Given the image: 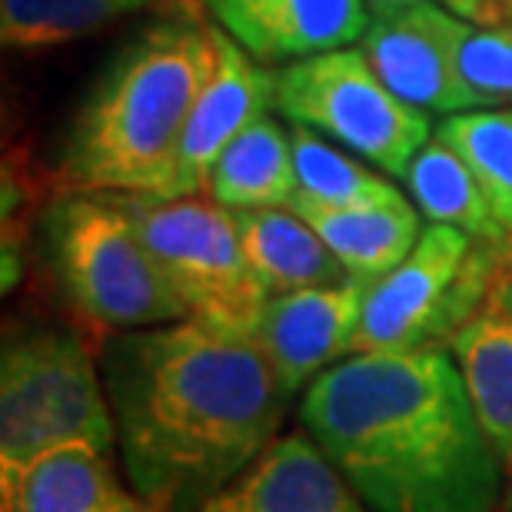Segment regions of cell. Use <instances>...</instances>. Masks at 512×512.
<instances>
[{"mask_svg": "<svg viewBox=\"0 0 512 512\" xmlns=\"http://www.w3.org/2000/svg\"><path fill=\"white\" fill-rule=\"evenodd\" d=\"M290 137L296 163L293 197L320 203V207H376V203H396L406 197L396 183H389L383 170L366 167V160H356V153L326 140L323 133L290 124Z\"/></svg>", "mask_w": 512, "mask_h": 512, "instance_id": "cell-21", "label": "cell"}, {"mask_svg": "<svg viewBox=\"0 0 512 512\" xmlns=\"http://www.w3.org/2000/svg\"><path fill=\"white\" fill-rule=\"evenodd\" d=\"M423 4V0H366V10H370L373 20H383V17H393V14H403V10Z\"/></svg>", "mask_w": 512, "mask_h": 512, "instance_id": "cell-25", "label": "cell"}, {"mask_svg": "<svg viewBox=\"0 0 512 512\" xmlns=\"http://www.w3.org/2000/svg\"><path fill=\"white\" fill-rule=\"evenodd\" d=\"M193 320L253 333L270 293L243 253L237 217L217 200L117 193Z\"/></svg>", "mask_w": 512, "mask_h": 512, "instance_id": "cell-8", "label": "cell"}, {"mask_svg": "<svg viewBox=\"0 0 512 512\" xmlns=\"http://www.w3.org/2000/svg\"><path fill=\"white\" fill-rule=\"evenodd\" d=\"M170 0H0V40L7 50H50L104 34L130 17L163 10ZM187 4V0H173Z\"/></svg>", "mask_w": 512, "mask_h": 512, "instance_id": "cell-20", "label": "cell"}, {"mask_svg": "<svg viewBox=\"0 0 512 512\" xmlns=\"http://www.w3.org/2000/svg\"><path fill=\"white\" fill-rule=\"evenodd\" d=\"M476 24L456 17L443 4H423L403 14L373 20L360 40L363 57L383 84L426 114L476 110L463 77V47Z\"/></svg>", "mask_w": 512, "mask_h": 512, "instance_id": "cell-9", "label": "cell"}, {"mask_svg": "<svg viewBox=\"0 0 512 512\" xmlns=\"http://www.w3.org/2000/svg\"><path fill=\"white\" fill-rule=\"evenodd\" d=\"M213 27V70L203 84L183 133L177 157V190L173 197H200L210 187L213 167L223 150L247 130L253 120L270 114L276 100V77L270 67L253 60L237 40Z\"/></svg>", "mask_w": 512, "mask_h": 512, "instance_id": "cell-11", "label": "cell"}, {"mask_svg": "<svg viewBox=\"0 0 512 512\" xmlns=\"http://www.w3.org/2000/svg\"><path fill=\"white\" fill-rule=\"evenodd\" d=\"M210 200L227 210H256V207H290L296 193V163H293V137L273 114L240 133L223 150L213 167Z\"/></svg>", "mask_w": 512, "mask_h": 512, "instance_id": "cell-18", "label": "cell"}, {"mask_svg": "<svg viewBox=\"0 0 512 512\" xmlns=\"http://www.w3.org/2000/svg\"><path fill=\"white\" fill-rule=\"evenodd\" d=\"M436 4H443L446 10H453L456 17H463V20H469V24H476V27L493 24V4H496V0H436Z\"/></svg>", "mask_w": 512, "mask_h": 512, "instance_id": "cell-24", "label": "cell"}, {"mask_svg": "<svg viewBox=\"0 0 512 512\" xmlns=\"http://www.w3.org/2000/svg\"><path fill=\"white\" fill-rule=\"evenodd\" d=\"M300 423L370 512H493L503 493L446 346L346 356L303 389Z\"/></svg>", "mask_w": 512, "mask_h": 512, "instance_id": "cell-2", "label": "cell"}, {"mask_svg": "<svg viewBox=\"0 0 512 512\" xmlns=\"http://www.w3.org/2000/svg\"><path fill=\"white\" fill-rule=\"evenodd\" d=\"M446 350L463 373L489 446L512 476V263Z\"/></svg>", "mask_w": 512, "mask_h": 512, "instance_id": "cell-14", "label": "cell"}, {"mask_svg": "<svg viewBox=\"0 0 512 512\" xmlns=\"http://www.w3.org/2000/svg\"><path fill=\"white\" fill-rule=\"evenodd\" d=\"M406 190L416 210L423 213L429 223H446L469 233L473 240H483L489 247H499L512 253V240L506 237L503 223L496 220L493 207H489L483 187L466 167L453 147L433 133V140L416 153L413 167L406 173Z\"/></svg>", "mask_w": 512, "mask_h": 512, "instance_id": "cell-19", "label": "cell"}, {"mask_svg": "<svg viewBox=\"0 0 512 512\" xmlns=\"http://www.w3.org/2000/svg\"><path fill=\"white\" fill-rule=\"evenodd\" d=\"M67 446H117L100 360L70 326L17 330L0 356V496L37 459Z\"/></svg>", "mask_w": 512, "mask_h": 512, "instance_id": "cell-5", "label": "cell"}, {"mask_svg": "<svg viewBox=\"0 0 512 512\" xmlns=\"http://www.w3.org/2000/svg\"><path fill=\"white\" fill-rule=\"evenodd\" d=\"M273 77V107L290 124L323 133L393 180H406L416 153L433 140L426 110L396 97L363 50H326L276 67Z\"/></svg>", "mask_w": 512, "mask_h": 512, "instance_id": "cell-7", "label": "cell"}, {"mask_svg": "<svg viewBox=\"0 0 512 512\" xmlns=\"http://www.w3.org/2000/svg\"><path fill=\"white\" fill-rule=\"evenodd\" d=\"M503 20H512V0H496L493 4V24H503Z\"/></svg>", "mask_w": 512, "mask_h": 512, "instance_id": "cell-26", "label": "cell"}, {"mask_svg": "<svg viewBox=\"0 0 512 512\" xmlns=\"http://www.w3.org/2000/svg\"><path fill=\"white\" fill-rule=\"evenodd\" d=\"M117 453L153 512H197L260 459L290 403L253 333L203 320L100 336Z\"/></svg>", "mask_w": 512, "mask_h": 512, "instance_id": "cell-1", "label": "cell"}, {"mask_svg": "<svg viewBox=\"0 0 512 512\" xmlns=\"http://www.w3.org/2000/svg\"><path fill=\"white\" fill-rule=\"evenodd\" d=\"M370 283L346 276L330 286L270 296L256 320V343L290 396L353 356Z\"/></svg>", "mask_w": 512, "mask_h": 512, "instance_id": "cell-10", "label": "cell"}, {"mask_svg": "<svg viewBox=\"0 0 512 512\" xmlns=\"http://www.w3.org/2000/svg\"><path fill=\"white\" fill-rule=\"evenodd\" d=\"M4 512H153L120 483L110 453L67 446L47 453L4 496Z\"/></svg>", "mask_w": 512, "mask_h": 512, "instance_id": "cell-16", "label": "cell"}, {"mask_svg": "<svg viewBox=\"0 0 512 512\" xmlns=\"http://www.w3.org/2000/svg\"><path fill=\"white\" fill-rule=\"evenodd\" d=\"M463 77L476 107H512V20L473 30L463 47Z\"/></svg>", "mask_w": 512, "mask_h": 512, "instance_id": "cell-23", "label": "cell"}, {"mask_svg": "<svg viewBox=\"0 0 512 512\" xmlns=\"http://www.w3.org/2000/svg\"><path fill=\"white\" fill-rule=\"evenodd\" d=\"M509 263L506 250L446 223H426L406 260L366 290L353 353L449 346Z\"/></svg>", "mask_w": 512, "mask_h": 512, "instance_id": "cell-6", "label": "cell"}, {"mask_svg": "<svg viewBox=\"0 0 512 512\" xmlns=\"http://www.w3.org/2000/svg\"><path fill=\"white\" fill-rule=\"evenodd\" d=\"M37 237L57 293L90 330L130 333L190 316L117 193H57L40 210Z\"/></svg>", "mask_w": 512, "mask_h": 512, "instance_id": "cell-4", "label": "cell"}, {"mask_svg": "<svg viewBox=\"0 0 512 512\" xmlns=\"http://www.w3.org/2000/svg\"><path fill=\"white\" fill-rule=\"evenodd\" d=\"M197 512H370L306 433L280 436Z\"/></svg>", "mask_w": 512, "mask_h": 512, "instance_id": "cell-13", "label": "cell"}, {"mask_svg": "<svg viewBox=\"0 0 512 512\" xmlns=\"http://www.w3.org/2000/svg\"><path fill=\"white\" fill-rule=\"evenodd\" d=\"M203 7L263 67L360 44L373 24L366 0H203Z\"/></svg>", "mask_w": 512, "mask_h": 512, "instance_id": "cell-12", "label": "cell"}, {"mask_svg": "<svg viewBox=\"0 0 512 512\" xmlns=\"http://www.w3.org/2000/svg\"><path fill=\"white\" fill-rule=\"evenodd\" d=\"M233 217L243 253L270 296L330 286L350 276L320 233L290 207L233 210Z\"/></svg>", "mask_w": 512, "mask_h": 512, "instance_id": "cell-17", "label": "cell"}, {"mask_svg": "<svg viewBox=\"0 0 512 512\" xmlns=\"http://www.w3.org/2000/svg\"><path fill=\"white\" fill-rule=\"evenodd\" d=\"M290 210L320 233L336 260L346 266V273L366 283H376L403 263L423 233L419 223L423 213L406 197L396 203H376V207H320V203L293 197Z\"/></svg>", "mask_w": 512, "mask_h": 512, "instance_id": "cell-15", "label": "cell"}, {"mask_svg": "<svg viewBox=\"0 0 512 512\" xmlns=\"http://www.w3.org/2000/svg\"><path fill=\"white\" fill-rule=\"evenodd\" d=\"M509 512H512V499H509Z\"/></svg>", "mask_w": 512, "mask_h": 512, "instance_id": "cell-27", "label": "cell"}, {"mask_svg": "<svg viewBox=\"0 0 512 512\" xmlns=\"http://www.w3.org/2000/svg\"><path fill=\"white\" fill-rule=\"evenodd\" d=\"M213 57V27L193 10H173L127 40L70 120L60 187L173 197L183 133Z\"/></svg>", "mask_w": 512, "mask_h": 512, "instance_id": "cell-3", "label": "cell"}, {"mask_svg": "<svg viewBox=\"0 0 512 512\" xmlns=\"http://www.w3.org/2000/svg\"><path fill=\"white\" fill-rule=\"evenodd\" d=\"M433 133L466 160L512 240V107L459 110L439 120Z\"/></svg>", "mask_w": 512, "mask_h": 512, "instance_id": "cell-22", "label": "cell"}]
</instances>
